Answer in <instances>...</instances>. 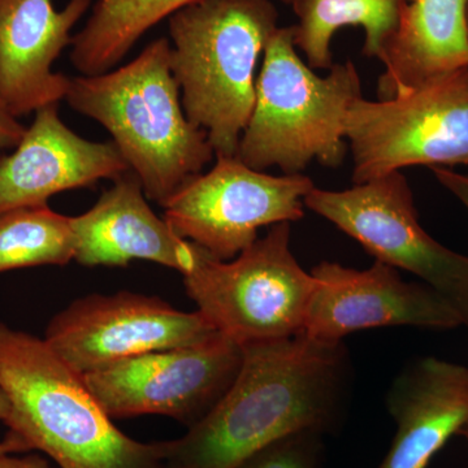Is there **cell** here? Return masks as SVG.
<instances>
[{
    "instance_id": "obj_1",
    "label": "cell",
    "mask_w": 468,
    "mask_h": 468,
    "mask_svg": "<svg viewBox=\"0 0 468 468\" xmlns=\"http://www.w3.org/2000/svg\"><path fill=\"white\" fill-rule=\"evenodd\" d=\"M226 396L184 436L167 440L165 468H236L300 431L332 433L343 423L353 388L344 341L306 334L246 345Z\"/></svg>"
},
{
    "instance_id": "obj_2",
    "label": "cell",
    "mask_w": 468,
    "mask_h": 468,
    "mask_svg": "<svg viewBox=\"0 0 468 468\" xmlns=\"http://www.w3.org/2000/svg\"><path fill=\"white\" fill-rule=\"evenodd\" d=\"M66 101L110 132L146 198L162 207L214 158L206 132L185 115L165 37L125 66L73 77Z\"/></svg>"
},
{
    "instance_id": "obj_3",
    "label": "cell",
    "mask_w": 468,
    "mask_h": 468,
    "mask_svg": "<svg viewBox=\"0 0 468 468\" xmlns=\"http://www.w3.org/2000/svg\"><path fill=\"white\" fill-rule=\"evenodd\" d=\"M0 389L11 403L9 432L58 468H165L167 441L125 435L45 338L2 322Z\"/></svg>"
},
{
    "instance_id": "obj_4",
    "label": "cell",
    "mask_w": 468,
    "mask_h": 468,
    "mask_svg": "<svg viewBox=\"0 0 468 468\" xmlns=\"http://www.w3.org/2000/svg\"><path fill=\"white\" fill-rule=\"evenodd\" d=\"M277 20L271 0H197L168 17L185 115L217 156H236L254 109L255 69Z\"/></svg>"
},
{
    "instance_id": "obj_5",
    "label": "cell",
    "mask_w": 468,
    "mask_h": 468,
    "mask_svg": "<svg viewBox=\"0 0 468 468\" xmlns=\"http://www.w3.org/2000/svg\"><path fill=\"white\" fill-rule=\"evenodd\" d=\"M295 48L292 27H277L264 48L254 109L236 153L257 171L295 175L313 160L334 168L346 156L345 119L362 98L358 70L346 61L320 77Z\"/></svg>"
},
{
    "instance_id": "obj_6",
    "label": "cell",
    "mask_w": 468,
    "mask_h": 468,
    "mask_svg": "<svg viewBox=\"0 0 468 468\" xmlns=\"http://www.w3.org/2000/svg\"><path fill=\"white\" fill-rule=\"evenodd\" d=\"M291 233V223L276 224L232 261L194 243L185 292L218 334L246 346L303 332L316 280L295 260Z\"/></svg>"
},
{
    "instance_id": "obj_7",
    "label": "cell",
    "mask_w": 468,
    "mask_h": 468,
    "mask_svg": "<svg viewBox=\"0 0 468 468\" xmlns=\"http://www.w3.org/2000/svg\"><path fill=\"white\" fill-rule=\"evenodd\" d=\"M345 135L354 185L415 165H468V67L393 100L359 98Z\"/></svg>"
},
{
    "instance_id": "obj_8",
    "label": "cell",
    "mask_w": 468,
    "mask_h": 468,
    "mask_svg": "<svg viewBox=\"0 0 468 468\" xmlns=\"http://www.w3.org/2000/svg\"><path fill=\"white\" fill-rule=\"evenodd\" d=\"M304 207L356 239L378 261L412 273L435 289L468 328V255L445 248L420 226L401 171L343 192L314 187Z\"/></svg>"
},
{
    "instance_id": "obj_9",
    "label": "cell",
    "mask_w": 468,
    "mask_h": 468,
    "mask_svg": "<svg viewBox=\"0 0 468 468\" xmlns=\"http://www.w3.org/2000/svg\"><path fill=\"white\" fill-rule=\"evenodd\" d=\"M217 158L207 174L193 177L163 206V218L180 239L232 261L260 239V228L304 217V198L315 187L307 176L267 175L237 156Z\"/></svg>"
},
{
    "instance_id": "obj_10",
    "label": "cell",
    "mask_w": 468,
    "mask_h": 468,
    "mask_svg": "<svg viewBox=\"0 0 468 468\" xmlns=\"http://www.w3.org/2000/svg\"><path fill=\"white\" fill-rule=\"evenodd\" d=\"M242 362L241 345L218 334L205 343L151 351L82 378L111 419L159 415L187 430L226 396Z\"/></svg>"
},
{
    "instance_id": "obj_11",
    "label": "cell",
    "mask_w": 468,
    "mask_h": 468,
    "mask_svg": "<svg viewBox=\"0 0 468 468\" xmlns=\"http://www.w3.org/2000/svg\"><path fill=\"white\" fill-rule=\"evenodd\" d=\"M218 334L198 310L186 313L155 295L120 291L70 302L48 323L45 341L85 377L151 351L205 343Z\"/></svg>"
},
{
    "instance_id": "obj_12",
    "label": "cell",
    "mask_w": 468,
    "mask_h": 468,
    "mask_svg": "<svg viewBox=\"0 0 468 468\" xmlns=\"http://www.w3.org/2000/svg\"><path fill=\"white\" fill-rule=\"evenodd\" d=\"M316 288L303 334L324 341L383 326H463L451 302L424 282H408L397 268L375 261L365 270L323 261L310 271Z\"/></svg>"
},
{
    "instance_id": "obj_13",
    "label": "cell",
    "mask_w": 468,
    "mask_h": 468,
    "mask_svg": "<svg viewBox=\"0 0 468 468\" xmlns=\"http://www.w3.org/2000/svg\"><path fill=\"white\" fill-rule=\"evenodd\" d=\"M128 172L115 144L85 140L64 124L58 104H50L34 112L14 153L0 158V214L48 206L58 193L113 181Z\"/></svg>"
},
{
    "instance_id": "obj_14",
    "label": "cell",
    "mask_w": 468,
    "mask_h": 468,
    "mask_svg": "<svg viewBox=\"0 0 468 468\" xmlns=\"http://www.w3.org/2000/svg\"><path fill=\"white\" fill-rule=\"evenodd\" d=\"M92 0H0V98L16 117L66 101L69 77L52 69Z\"/></svg>"
},
{
    "instance_id": "obj_15",
    "label": "cell",
    "mask_w": 468,
    "mask_h": 468,
    "mask_svg": "<svg viewBox=\"0 0 468 468\" xmlns=\"http://www.w3.org/2000/svg\"><path fill=\"white\" fill-rule=\"evenodd\" d=\"M385 406L396 424L378 468H427L468 424V367L421 356L393 378Z\"/></svg>"
},
{
    "instance_id": "obj_16",
    "label": "cell",
    "mask_w": 468,
    "mask_h": 468,
    "mask_svg": "<svg viewBox=\"0 0 468 468\" xmlns=\"http://www.w3.org/2000/svg\"><path fill=\"white\" fill-rule=\"evenodd\" d=\"M75 261L85 267H126L149 261L186 273L194 243L180 239L147 203L133 172L113 180L89 211L72 217Z\"/></svg>"
},
{
    "instance_id": "obj_17",
    "label": "cell",
    "mask_w": 468,
    "mask_h": 468,
    "mask_svg": "<svg viewBox=\"0 0 468 468\" xmlns=\"http://www.w3.org/2000/svg\"><path fill=\"white\" fill-rule=\"evenodd\" d=\"M468 0H412L387 54L378 101L393 100L468 67Z\"/></svg>"
},
{
    "instance_id": "obj_18",
    "label": "cell",
    "mask_w": 468,
    "mask_h": 468,
    "mask_svg": "<svg viewBox=\"0 0 468 468\" xmlns=\"http://www.w3.org/2000/svg\"><path fill=\"white\" fill-rule=\"evenodd\" d=\"M408 0H291L298 23L292 26L295 48L313 69H331V43L345 27L366 33L363 54L383 61L399 30Z\"/></svg>"
},
{
    "instance_id": "obj_19",
    "label": "cell",
    "mask_w": 468,
    "mask_h": 468,
    "mask_svg": "<svg viewBox=\"0 0 468 468\" xmlns=\"http://www.w3.org/2000/svg\"><path fill=\"white\" fill-rule=\"evenodd\" d=\"M193 2L197 0H95L84 27L73 36L70 63L82 76L109 72L151 27Z\"/></svg>"
},
{
    "instance_id": "obj_20",
    "label": "cell",
    "mask_w": 468,
    "mask_h": 468,
    "mask_svg": "<svg viewBox=\"0 0 468 468\" xmlns=\"http://www.w3.org/2000/svg\"><path fill=\"white\" fill-rule=\"evenodd\" d=\"M75 261L72 217L48 206L0 214V273L18 268L66 266Z\"/></svg>"
},
{
    "instance_id": "obj_21",
    "label": "cell",
    "mask_w": 468,
    "mask_h": 468,
    "mask_svg": "<svg viewBox=\"0 0 468 468\" xmlns=\"http://www.w3.org/2000/svg\"><path fill=\"white\" fill-rule=\"evenodd\" d=\"M324 433L300 431L268 443L236 468H322Z\"/></svg>"
},
{
    "instance_id": "obj_22",
    "label": "cell",
    "mask_w": 468,
    "mask_h": 468,
    "mask_svg": "<svg viewBox=\"0 0 468 468\" xmlns=\"http://www.w3.org/2000/svg\"><path fill=\"white\" fill-rule=\"evenodd\" d=\"M27 126L18 122L0 98V158L5 155V151L14 150L26 134Z\"/></svg>"
},
{
    "instance_id": "obj_23",
    "label": "cell",
    "mask_w": 468,
    "mask_h": 468,
    "mask_svg": "<svg viewBox=\"0 0 468 468\" xmlns=\"http://www.w3.org/2000/svg\"><path fill=\"white\" fill-rule=\"evenodd\" d=\"M433 175L445 189L460 199L468 209V174H458L448 167H432Z\"/></svg>"
},
{
    "instance_id": "obj_24",
    "label": "cell",
    "mask_w": 468,
    "mask_h": 468,
    "mask_svg": "<svg viewBox=\"0 0 468 468\" xmlns=\"http://www.w3.org/2000/svg\"><path fill=\"white\" fill-rule=\"evenodd\" d=\"M9 415H11V403L7 396L0 389V421L7 424ZM29 445L20 437L8 432L3 441H0V454H17V452H29Z\"/></svg>"
},
{
    "instance_id": "obj_25",
    "label": "cell",
    "mask_w": 468,
    "mask_h": 468,
    "mask_svg": "<svg viewBox=\"0 0 468 468\" xmlns=\"http://www.w3.org/2000/svg\"><path fill=\"white\" fill-rule=\"evenodd\" d=\"M0 468H58L41 455L0 454Z\"/></svg>"
},
{
    "instance_id": "obj_26",
    "label": "cell",
    "mask_w": 468,
    "mask_h": 468,
    "mask_svg": "<svg viewBox=\"0 0 468 468\" xmlns=\"http://www.w3.org/2000/svg\"><path fill=\"white\" fill-rule=\"evenodd\" d=\"M458 436L462 437V439H463L464 441L468 442V424L467 426L462 428L460 435Z\"/></svg>"
},
{
    "instance_id": "obj_27",
    "label": "cell",
    "mask_w": 468,
    "mask_h": 468,
    "mask_svg": "<svg viewBox=\"0 0 468 468\" xmlns=\"http://www.w3.org/2000/svg\"><path fill=\"white\" fill-rule=\"evenodd\" d=\"M467 20H468V7H467Z\"/></svg>"
},
{
    "instance_id": "obj_28",
    "label": "cell",
    "mask_w": 468,
    "mask_h": 468,
    "mask_svg": "<svg viewBox=\"0 0 468 468\" xmlns=\"http://www.w3.org/2000/svg\"><path fill=\"white\" fill-rule=\"evenodd\" d=\"M408 2H412V0H408Z\"/></svg>"
}]
</instances>
